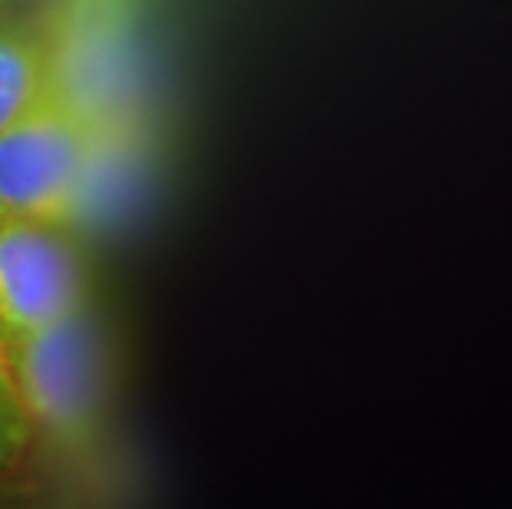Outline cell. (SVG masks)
<instances>
[{"instance_id": "cell-1", "label": "cell", "mask_w": 512, "mask_h": 509, "mask_svg": "<svg viewBox=\"0 0 512 509\" xmlns=\"http://www.w3.org/2000/svg\"><path fill=\"white\" fill-rule=\"evenodd\" d=\"M30 433L60 457L96 447L110 404V351L90 301L67 318L0 344Z\"/></svg>"}, {"instance_id": "cell-2", "label": "cell", "mask_w": 512, "mask_h": 509, "mask_svg": "<svg viewBox=\"0 0 512 509\" xmlns=\"http://www.w3.org/2000/svg\"><path fill=\"white\" fill-rule=\"evenodd\" d=\"M106 139L90 110L60 80L53 60L50 83L34 106L0 133V212L73 232Z\"/></svg>"}, {"instance_id": "cell-3", "label": "cell", "mask_w": 512, "mask_h": 509, "mask_svg": "<svg viewBox=\"0 0 512 509\" xmlns=\"http://www.w3.org/2000/svg\"><path fill=\"white\" fill-rule=\"evenodd\" d=\"M86 262L70 229L0 212V344L83 308Z\"/></svg>"}, {"instance_id": "cell-4", "label": "cell", "mask_w": 512, "mask_h": 509, "mask_svg": "<svg viewBox=\"0 0 512 509\" xmlns=\"http://www.w3.org/2000/svg\"><path fill=\"white\" fill-rule=\"evenodd\" d=\"M57 50L30 27H0V133L27 113L50 83Z\"/></svg>"}, {"instance_id": "cell-5", "label": "cell", "mask_w": 512, "mask_h": 509, "mask_svg": "<svg viewBox=\"0 0 512 509\" xmlns=\"http://www.w3.org/2000/svg\"><path fill=\"white\" fill-rule=\"evenodd\" d=\"M34 433L24 417V407H20L14 384H10L7 364L0 357V470L14 467V463L24 457V450L30 447Z\"/></svg>"}, {"instance_id": "cell-6", "label": "cell", "mask_w": 512, "mask_h": 509, "mask_svg": "<svg viewBox=\"0 0 512 509\" xmlns=\"http://www.w3.org/2000/svg\"><path fill=\"white\" fill-rule=\"evenodd\" d=\"M0 509H37V506L24 490H4L0 493Z\"/></svg>"}, {"instance_id": "cell-7", "label": "cell", "mask_w": 512, "mask_h": 509, "mask_svg": "<svg viewBox=\"0 0 512 509\" xmlns=\"http://www.w3.org/2000/svg\"><path fill=\"white\" fill-rule=\"evenodd\" d=\"M0 4H7V0H0Z\"/></svg>"}]
</instances>
